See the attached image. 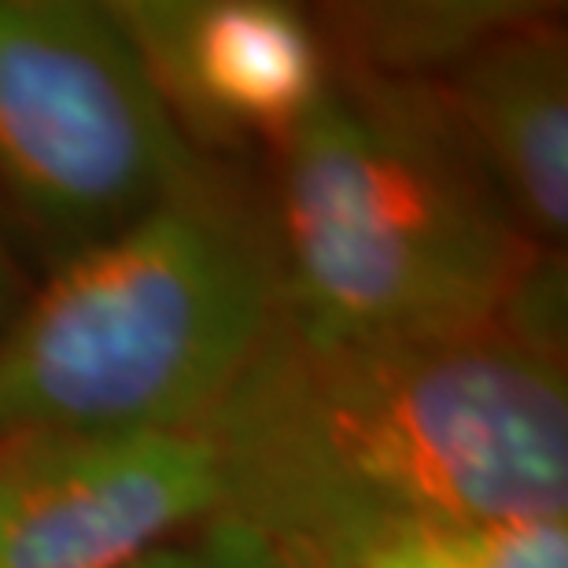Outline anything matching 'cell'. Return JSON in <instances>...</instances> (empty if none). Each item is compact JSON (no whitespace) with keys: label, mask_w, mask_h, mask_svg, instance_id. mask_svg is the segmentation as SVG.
<instances>
[{"label":"cell","mask_w":568,"mask_h":568,"mask_svg":"<svg viewBox=\"0 0 568 568\" xmlns=\"http://www.w3.org/2000/svg\"><path fill=\"white\" fill-rule=\"evenodd\" d=\"M130 568H284V561L252 528L236 525L230 517H214L144 554Z\"/></svg>","instance_id":"10"},{"label":"cell","mask_w":568,"mask_h":568,"mask_svg":"<svg viewBox=\"0 0 568 568\" xmlns=\"http://www.w3.org/2000/svg\"><path fill=\"white\" fill-rule=\"evenodd\" d=\"M428 531L458 568H568L565 517H498Z\"/></svg>","instance_id":"9"},{"label":"cell","mask_w":568,"mask_h":568,"mask_svg":"<svg viewBox=\"0 0 568 568\" xmlns=\"http://www.w3.org/2000/svg\"><path fill=\"white\" fill-rule=\"evenodd\" d=\"M506 4H369L347 8L333 22L339 49L358 55V71L436 82L484 38L520 16Z\"/></svg>","instance_id":"8"},{"label":"cell","mask_w":568,"mask_h":568,"mask_svg":"<svg viewBox=\"0 0 568 568\" xmlns=\"http://www.w3.org/2000/svg\"><path fill=\"white\" fill-rule=\"evenodd\" d=\"M284 568H458L428 528L422 531H384L344 542L336 550H325L317 558L292 561Z\"/></svg>","instance_id":"11"},{"label":"cell","mask_w":568,"mask_h":568,"mask_svg":"<svg viewBox=\"0 0 568 568\" xmlns=\"http://www.w3.org/2000/svg\"><path fill=\"white\" fill-rule=\"evenodd\" d=\"M219 514L200 428L0 443V568H130Z\"/></svg>","instance_id":"5"},{"label":"cell","mask_w":568,"mask_h":568,"mask_svg":"<svg viewBox=\"0 0 568 568\" xmlns=\"http://www.w3.org/2000/svg\"><path fill=\"white\" fill-rule=\"evenodd\" d=\"M203 163L111 4L0 0V207L49 266Z\"/></svg>","instance_id":"4"},{"label":"cell","mask_w":568,"mask_h":568,"mask_svg":"<svg viewBox=\"0 0 568 568\" xmlns=\"http://www.w3.org/2000/svg\"><path fill=\"white\" fill-rule=\"evenodd\" d=\"M274 152L281 311L314 333L491 328L561 255L528 241L428 82L336 67Z\"/></svg>","instance_id":"2"},{"label":"cell","mask_w":568,"mask_h":568,"mask_svg":"<svg viewBox=\"0 0 568 568\" xmlns=\"http://www.w3.org/2000/svg\"><path fill=\"white\" fill-rule=\"evenodd\" d=\"M281 317L266 196L200 163L0 328V443L200 428Z\"/></svg>","instance_id":"3"},{"label":"cell","mask_w":568,"mask_h":568,"mask_svg":"<svg viewBox=\"0 0 568 568\" xmlns=\"http://www.w3.org/2000/svg\"><path fill=\"white\" fill-rule=\"evenodd\" d=\"M0 219H4V207H0ZM22 295H27V288H22L16 252H11L8 230H4V222H0V328H4L8 317L16 314V306L22 303Z\"/></svg>","instance_id":"12"},{"label":"cell","mask_w":568,"mask_h":568,"mask_svg":"<svg viewBox=\"0 0 568 568\" xmlns=\"http://www.w3.org/2000/svg\"><path fill=\"white\" fill-rule=\"evenodd\" d=\"M222 514L284 565L384 531L565 517L561 325L366 339L277 317L200 425Z\"/></svg>","instance_id":"1"},{"label":"cell","mask_w":568,"mask_h":568,"mask_svg":"<svg viewBox=\"0 0 568 568\" xmlns=\"http://www.w3.org/2000/svg\"><path fill=\"white\" fill-rule=\"evenodd\" d=\"M528 241L568 233V49L554 16L525 8L428 82Z\"/></svg>","instance_id":"7"},{"label":"cell","mask_w":568,"mask_h":568,"mask_svg":"<svg viewBox=\"0 0 568 568\" xmlns=\"http://www.w3.org/2000/svg\"><path fill=\"white\" fill-rule=\"evenodd\" d=\"M181 133L214 144H281L333 82L311 16L277 0H119Z\"/></svg>","instance_id":"6"}]
</instances>
